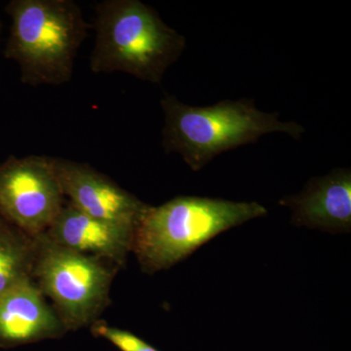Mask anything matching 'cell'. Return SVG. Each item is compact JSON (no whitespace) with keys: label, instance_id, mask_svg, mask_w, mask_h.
I'll return each instance as SVG.
<instances>
[{"label":"cell","instance_id":"1","mask_svg":"<svg viewBox=\"0 0 351 351\" xmlns=\"http://www.w3.org/2000/svg\"><path fill=\"white\" fill-rule=\"evenodd\" d=\"M267 214L257 202L198 196L145 205L134 226L131 252L143 271L154 274L177 265L219 233Z\"/></svg>","mask_w":351,"mask_h":351},{"label":"cell","instance_id":"2","mask_svg":"<svg viewBox=\"0 0 351 351\" xmlns=\"http://www.w3.org/2000/svg\"><path fill=\"white\" fill-rule=\"evenodd\" d=\"M92 73H123L143 82L160 83L178 61L186 38L166 25L140 0H104L95 6Z\"/></svg>","mask_w":351,"mask_h":351},{"label":"cell","instance_id":"3","mask_svg":"<svg viewBox=\"0 0 351 351\" xmlns=\"http://www.w3.org/2000/svg\"><path fill=\"white\" fill-rule=\"evenodd\" d=\"M160 105L165 117L164 151L179 154L193 171L202 169L219 154L257 142L265 134L280 132L300 138L304 132L297 122L281 121L277 112L258 110L252 99L195 107L165 94Z\"/></svg>","mask_w":351,"mask_h":351},{"label":"cell","instance_id":"4","mask_svg":"<svg viewBox=\"0 0 351 351\" xmlns=\"http://www.w3.org/2000/svg\"><path fill=\"white\" fill-rule=\"evenodd\" d=\"M10 34L6 59L20 66L21 80L31 86L71 82L88 24L73 0H12L6 6Z\"/></svg>","mask_w":351,"mask_h":351},{"label":"cell","instance_id":"5","mask_svg":"<svg viewBox=\"0 0 351 351\" xmlns=\"http://www.w3.org/2000/svg\"><path fill=\"white\" fill-rule=\"evenodd\" d=\"M120 267L114 263L78 253L36 237L32 280L52 302L68 332L91 327L110 306L113 278Z\"/></svg>","mask_w":351,"mask_h":351},{"label":"cell","instance_id":"6","mask_svg":"<svg viewBox=\"0 0 351 351\" xmlns=\"http://www.w3.org/2000/svg\"><path fill=\"white\" fill-rule=\"evenodd\" d=\"M64 202L53 157L10 156L0 165V217L29 237L45 232Z\"/></svg>","mask_w":351,"mask_h":351},{"label":"cell","instance_id":"7","mask_svg":"<svg viewBox=\"0 0 351 351\" xmlns=\"http://www.w3.org/2000/svg\"><path fill=\"white\" fill-rule=\"evenodd\" d=\"M66 200L82 213L134 228L145 207L143 202L86 163L54 158Z\"/></svg>","mask_w":351,"mask_h":351},{"label":"cell","instance_id":"8","mask_svg":"<svg viewBox=\"0 0 351 351\" xmlns=\"http://www.w3.org/2000/svg\"><path fill=\"white\" fill-rule=\"evenodd\" d=\"M66 332L32 279L0 295V348L7 350L59 339Z\"/></svg>","mask_w":351,"mask_h":351},{"label":"cell","instance_id":"9","mask_svg":"<svg viewBox=\"0 0 351 351\" xmlns=\"http://www.w3.org/2000/svg\"><path fill=\"white\" fill-rule=\"evenodd\" d=\"M134 228L82 213L66 200L45 234L55 243L121 267L132 251Z\"/></svg>","mask_w":351,"mask_h":351},{"label":"cell","instance_id":"10","mask_svg":"<svg viewBox=\"0 0 351 351\" xmlns=\"http://www.w3.org/2000/svg\"><path fill=\"white\" fill-rule=\"evenodd\" d=\"M292 211V223L322 232H350L351 230V172L336 169L314 178L297 195L281 199Z\"/></svg>","mask_w":351,"mask_h":351},{"label":"cell","instance_id":"11","mask_svg":"<svg viewBox=\"0 0 351 351\" xmlns=\"http://www.w3.org/2000/svg\"><path fill=\"white\" fill-rule=\"evenodd\" d=\"M36 237L0 217V295L32 279Z\"/></svg>","mask_w":351,"mask_h":351},{"label":"cell","instance_id":"12","mask_svg":"<svg viewBox=\"0 0 351 351\" xmlns=\"http://www.w3.org/2000/svg\"><path fill=\"white\" fill-rule=\"evenodd\" d=\"M90 330L94 337L107 339L120 351H158L131 332L110 326L103 319L95 322Z\"/></svg>","mask_w":351,"mask_h":351},{"label":"cell","instance_id":"13","mask_svg":"<svg viewBox=\"0 0 351 351\" xmlns=\"http://www.w3.org/2000/svg\"><path fill=\"white\" fill-rule=\"evenodd\" d=\"M1 29H2V25H1V23H0V34H1Z\"/></svg>","mask_w":351,"mask_h":351}]
</instances>
